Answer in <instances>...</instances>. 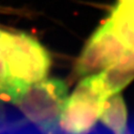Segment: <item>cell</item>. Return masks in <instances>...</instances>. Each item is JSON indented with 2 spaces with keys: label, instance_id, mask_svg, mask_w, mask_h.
Segmentation results:
<instances>
[{
  "label": "cell",
  "instance_id": "cell-3",
  "mask_svg": "<svg viewBox=\"0 0 134 134\" xmlns=\"http://www.w3.org/2000/svg\"><path fill=\"white\" fill-rule=\"evenodd\" d=\"M68 98V86L59 79H44L29 86L15 102L40 130L53 134Z\"/></svg>",
  "mask_w": 134,
  "mask_h": 134
},
{
  "label": "cell",
  "instance_id": "cell-5",
  "mask_svg": "<svg viewBox=\"0 0 134 134\" xmlns=\"http://www.w3.org/2000/svg\"><path fill=\"white\" fill-rule=\"evenodd\" d=\"M99 72L108 97L119 93L134 80V50L126 49L116 62Z\"/></svg>",
  "mask_w": 134,
  "mask_h": 134
},
{
  "label": "cell",
  "instance_id": "cell-4",
  "mask_svg": "<svg viewBox=\"0 0 134 134\" xmlns=\"http://www.w3.org/2000/svg\"><path fill=\"white\" fill-rule=\"evenodd\" d=\"M125 50V46L106 18L91 36L77 58L76 72L80 77H86L101 72L116 62Z\"/></svg>",
  "mask_w": 134,
  "mask_h": 134
},
{
  "label": "cell",
  "instance_id": "cell-7",
  "mask_svg": "<svg viewBox=\"0 0 134 134\" xmlns=\"http://www.w3.org/2000/svg\"><path fill=\"white\" fill-rule=\"evenodd\" d=\"M99 120L113 134H128L127 109L120 93L110 96L104 101Z\"/></svg>",
  "mask_w": 134,
  "mask_h": 134
},
{
  "label": "cell",
  "instance_id": "cell-2",
  "mask_svg": "<svg viewBox=\"0 0 134 134\" xmlns=\"http://www.w3.org/2000/svg\"><path fill=\"white\" fill-rule=\"evenodd\" d=\"M107 98L100 72L86 76L72 94L68 96L59 125L69 134L88 132L99 119Z\"/></svg>",
  "mask_w": 134,
  "mask_h": 134
},
{
  "label": "cell",
  "instance_id": "cell-8",
  "mask_svg": "<svg viewBox=\"0 0 134 134\" xmlns=\"http://www.w3.org/2000/svg\"><path fill=\"white\" fill-rule=\"evenodd\" d=\"M5 30L0 29V100L14 103L16 99L15 91L10 81L8 71L5 65L4 59L1 54V44L4 37Z\"/></svg>",
  "mask_w": 134,
  "mask_h": 134
},
{
  "label": "cell",
  "instance_id": "cell-1",
  "mask_svg": "<svg viewBox=\"0 0 134 134\" xmlns=\"http://www.w3.org/2000/svg\"><path fill=\"white\" fill-rule=\"evenodd\" d=\"M1 54L15 91V102L29 86L46 79L51 67V58L46 49L24 33L5 31Z\"/></svg>",
  "mask_w": 134,
  "mask_h": 134
},
{
  "label": "cell",
  "instance_id": "cell-6",
  "mask_svg": "<svg viewBox=\"0 0 134 134\" xmlns=\"http://www.w3.org/2000/svg\"><path fill=\"white\" fill-rule=\"evenodd\" d=\"M107 18L125 48L134 50V0H117Z\"/></svg>",
  "mask_w": 134,
  "mask_h": 134
}]
</instances>
